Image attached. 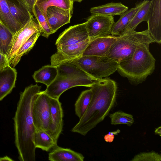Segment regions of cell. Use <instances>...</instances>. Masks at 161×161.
I'll list each match as a JSON object with an SVG mask.
<instances>
[{"instance_id": "cell-19", "label": "cell", "mask_w": 161, "mask_h": 161, "mask_svg": "<svg viewBox=\"0 0 161 161\" xmlns=\"http://www.w3.org/2000/svg\"><path fill=\"white\" fill-rule=\"evenodd\" d=\"M7 0H0V20L14 35L22 26L11 14Z\"/></svg>"}, {"instance_id": "cell-36", "label": "cell", "mask_w": 161, "mask_h": 161, "mask_svg": "<svg viewBox=\"0 0 161 161\" xmlns=\"http://www.w3.org/2000/svg\"><path fill=\"white\" fill-rule=\"evenodd\" d=\"M155 133L156 134H158L160 136H161V127L160 126L155 129Z\"/></svg>"}, {"instance_id": "cell-31", "label": "cell", "mask_w": 161, "mask_h": 161, "mask_svg": "<svg viewBox=\"0 0 161 161\" xmlns=\"http://www.w3.org/2000/svg\"><path fill=\"white\" fill-rule=\"evenodd\" d=\"M161 155L158 153L152 151L142 152L136 155L131 161H161Z\"/></svg>"}, {"instance_id": "cell-27", "label": "cell", "mask_w": 161, "mask_h": 161, "mask_svg": "<svg viewBox=\"0 0 161 161\" xmlns=\"http://www.w3.org/2000/svg\"><path fill=\"white\" fill-rule=\"evenodd\" d=\"M92 95L91 88L82 92L75 104L76 115L79 119L83 116L90 102Z\"/></svg>"}, {"instance_id": "cell-24", "label": "cell", "mask_w": 161, "mask_h": 161, "mask_svg": "<svg viewBox=\"0 0 161 161\" xmlns=\"http://www.w3.org/2000/svg\"><path fill=\"white\" fill-rule=\"evenodd\" d=\"M74 2L72 0H39L36 4L47 19L46 11L49 7L56 6L73 12Z\"/></svg>"}, {"instance_id": "cell-4", "label": "cell", "mask_w": 161, "mask_h": 161, "mask_svg": "<svg viewBox=\"0 0 161 161\" xmlns=\"http://www.w3.org/2000/svg\"><path fill=\"white\" fill-rule=\"evenodd\" d=\"M56 66L58 75L55 79L43 91L53 98L59 99L64 92L72 87L77 86L91 87L100 80L91 76L70 63H65Z\"/></svg>"}, {"instance_id": "cell-17", "label": "cell", "mask_w": 161, "mask_h": 161, "mask_svg": "<svg viewBox=\"0 0 161 161\" xmlns=\"http://www.w3.org/2000/svg\"><path fill=\"white\" fill-rule=\"evenodd\" d=\"M84 159L80 153L58 145L53 149L48 156V160L51 161H83Z\"/></svg>"}, {"instance_id": "cell-23", "label": "cell", "mask_w": 161, "mask_h": 161, "mask_svg": "<svg viewBox=\"0 0 161 161\" xmlns=\"http://www.w3.org/2000/svg\"><path fill=\"white\" fill-rule=\"evenodd\" d=\"M150 3L151 0H145L140 3L139 8L123 33L128 31L135 30L141 23L147 21Z\"/></svg>"}, {"instance_id": "cell-7", "label": "cell", "mask_w": 161, "mask_h": 161, "mask_svg": "<svg viewBox=\"0 0 161 161\" xmlns=\"http://www.w3.org/2000/svg\"><path fill=\"white\" fill-rule=\"evenodd\" d=\"M34 124L36 129L48 132L51 124L50 97L43 91L37 94L32 109Z\"/></svg>"}, {"instance_id": "cell-20", "label": "cell", "mask_w": 161, "mask_h": 161, "mask_svg": "<svg viewBox=\"0 0 161 161\" xmlns=\"http://www.w3.org/2000/svg\"><path fill=\"white\" fill-rule=\"evenodd\" d=\"M140 5V3L135 7L128 9L122 14L112 27L111 35L118 36L123 33Z\"/></svg>"}, {"instance_id": "cell-8", "label": "cell", "mask_w": 161, "mask_h": 161, "mask_svg": "<svg viewBox=\"0 0 161 161\" xmlns=\"http://www.w3.org/2000/svg\"><path fill=\"white\" fill-rule=\"evenodd\" d=\"M90 41L111 35L114 21L113 16L92 14L86 22Z\"/></svg>"}, {"instance_id": "cell-22", "label": "cell", "mask_w": 161, "mask_h": 161, "mask_svg": "<svg viewBox=\"0 0 161 161\" xmlns=\"http://www.w3.org/2000/svg\"><path fill=\"white\" fill-rule=\"evenodd\" d=\"M33 142L36 148L48 152L57 145L52 136L46 131L36 129L33 136Z\"/></svg>"}, {"instance_id": "cell-5", "label": "cell", "mask_w": 161, "mask_h": 161, "mask_svg": "<svg viewBox=\"0 0 161 161\" xmlns=\"http://www.w3.org/2000/svg\"><path fill=\"white\" fill-rule=\"evenodd\" d=\"M153 42H155L147 29L140 32L126 31L118 36L106 56L118 63L130 57L141 46Z\"/></svg>"}, {"instance_id": "cell-37", "label": "cell", "mask_w": 161, "mask_h": 161, "mask_svg": "<svg viewBox=\"0 0 161 161\" xmlns=\"http://www.w3.org/2000/svg\"><path fill=\"white\" fill-rule=\"evenodd\" d=\"M84 0H72L74 2H78L80 3Z\"/></svg>"}, {"instance_id": "cell-1", "label": "cell", "mask_w": 161, "mask_h": 161, "mask_svg": "<svg viewBox=\"0 0 161 161\" xmlns=\"http://www.w3.org/2000/svg\"><path fill=\"white\" fill-rule=\"evenodd\" d=\"M41 86L31 85L21 92L13 118L14 142L20 161H35L36 148L33 136L34 126L32 109L35 100L41 91Z\"/></svg>"}, {"instance_id": "cell-2", "label": "cell", "mask_w": 161, "mask_h": 161, "mask_svg": "<svg viewBox=\"0 0 161 161\" xmlns=\"http://www.w3.org/2000/svg\"><path fill=\"white\" fill-rule=\"evenodd\" d=\"M92 95L89 106L72 132L85 136L103 121L113 107L116 100L117 85L110 79H102L92 87Z\"/></svg>"}, {"instance_id": "cell-34", "label": "cell", "mask_w": 161, "mask_h": 161, "mask_svg": "<svg viewBox=\"0 0 161 161\" xmlns=\"http://www.w3.org/2000/svg\"><path fill=\"white\" fill-rule=\"evenodd\" d=\"M10 65L7 56L0 52V70Z\"/></svg>"}, {"instance_id": "cell-11", "label": "cell", "mask_w": 161, "mask_h": 161, "mask_svg": "<svg viewBox=\"0 0 161 161\" xmlns=\"http://www.w3.org/2000/svg\"><path fill=\"white\" fill-rule=\"evenodd\" d=\"M88 39L85 22L70 26L66 29L59 35L55 45L58 48L76 44Z\"/></svg>"}, {"instance_id": "cell-9", "label": "cell", "mask_w": 161, "mask_h": 161, "mask_svg": "<svg viewBox=\"0 0 161 161\" xmlns=\"http://www.w3.org/2000/svg\"><path fill=\"white\" fill-rule=\"evenodd\" d=\"M41 30L38 24L34 20L33 16L14 35L7 57L10 63L20 47L33 34Z\"/></svg>"}, {"instance_id": "cell-38", "label": "cell", "mask_w": 161, "mask_h": 161, "mask_svg": "<svg viewBox=\"0 0 161 161\" xmlns=\"http://www.w3.org/2000/svg\"><path fill=\"white\" fill-rule=\"evenodd\" d=\"M38 0H36V2Z\"/></svg>"}, {"instance_id": "cell-16", "label": "cell", "mask_w": 161, "mask_h": 161, "mask_svg": "<svg viewBox=\"0 0 161 161\" xmlns=\"http://www.w3.org/2000/svg\"><path fill=\"white\" fill-rule=\"evenodd\" d=\"M17 74L16 69L10 65L0 70V101L15 87Z\"/></svg>"}, {"instance_id": "cell-10", "label": "cell", "mask_w": 161, "mask_h": 161, "mask_svg": "<svg viewBox=\"0 0 161 161\" xmlns=\"http://www.w3.org/2000/svg\"><path fill=\"white\" fill-rule=\"evenodd\" d=\"M90 41L88 39L76 44L57 48V52L51 57V65L57 66L82 56Z\"/></svg>"}, {"instance_id": "cell-33", "label": "cell", "mask_w": 161, "mask_h": 161, "mask_svg": "<svg viewBox=\"0 0 161 161\" xmlns=\"http://www.w3.org/2000/svg\"><path fill=\"white\" fill-rule=\"evenodd\" d=\"M120 132V130L119 129H117L115 131L109 132L108 134L105 135L104 140L107 142H111L114 141V136L117 135Z\"/></svg>"}, {"instance_id": "cell-25", "label": "cell", "mask_w": 161, "mask_h": 161, "mask_svg": "<svg viewBox=\"0 0 161 161\" xmlns=\"http://www.w3.org/2000/svg\"><path fill=\"white\" fill-rule=\"evenodd\" d=\"M41 33L40 30L34 33L20 47L10 63V66L14 68L19 61L22 56L32 48Z\"/></svg>"}, {"instance_id": "cell-35", "label": "cell", "mask_w": 161, "mask_h": 161, "mask_svg": "<svg viewBox=\"0 0 161 161\" xmlns=\"http://www.w3.org/2000/svg\"><path fill=\"white\" fill-rule=\"evenodd\" d=\"M14 160L8 156H5L3 157L0 158V161H13Z\"/></svg>"}, {"instance_id": "cell-29", "label": "cell", "mask_w": 161, "mask_h": 161, "mask_svg": "<svg viewBox=\"0 0 161 161\" xmlns=\"http://www.w3.org/2000/svg\"><path fill=\"white\" fill-rule=\"evenodd\" d=\"M32 12L37 21L42 36L48 38L50 35L53 33L46 18L36 4L34 6Z\"/></svg>"}, {"instance_id": "cell-6", "label": "cell", "mask_w": 161, "mask_h": 161, "mask_svg": "<svg viewBox=\"0 0 161 161\" xmlns=\"http://www.w3.org/2000/svg\"><path fill=\"white\" fill-rule=\"evenodd\" d=\"M67 63L71 64L91 76L101 80L117 70L118 63L106 56H81Z\"/></svg>"}, {"instance_id": "cell-15", "label": "cell", "mask_w": 161, "mask_h": 161, "mask_svg": "<svg viewBox=\"0 0 161 161\" xmlns=\"http://www.w3.org/2000/svg\"><path fill=\"white\" fill-rule=\"evenodd\" d=\"M73 12L56 6H50L46 11L47 19L53 33L70 23Z\"/></svg>"}, {"instance_id": "cell-12", "label": "cell", "mask_w": 161, "mask_h": 161, "mask_svg": "<svg viewBox=\"0 0 161 161\" xmlns=\"http://www.w3.org/2000/svg\"><path fill=\"white\" fill-rule=\"evenodd\" d=\"M147 22V30L155 42L161 43V0H151Z\"/></svg>"}, {"instance_id": "cell-26", "label": "cell", "mask_w": 161, "mask_h": 161, "mask_svg": "<svg viewBox=\"0 0 161 161\" xmlns=\"http://www.w3.org/2000/svg\"><path fill=\"white\" fill-rule=\"evenodd\" d=\"M7 3L11 14L14 18L22 26L33 16L31 13L27 11L19 5L8 0Z\"/></svg>"}, {"instance_id": "cell-3", "label": "cell", "mask_w": 161, "mask_h": 161, "mask_svg": "<svg viewBox=\"0 0 161 161\" xmlns=\"http://www.w3.org/2000/svg\"><path fill=\"white\" fill-rule=\"evenodd\" d=\"M149 45L141 46L130 57L118 63V72L132 85L145 81L155 69L156 60L149 51Z\"/></svg>"}, {"instance_id": "cell-13", "label": "cell", "mask_w": 161, "mask_h": 161, "mask_svg": "<svg viewBox=\"0 0 161 161\" xmlns=\"http://www.w3.org/2000/svg\"><path fill=\"white\" fill-rule=\"evenodd\" d=\"M118 36L111 35L91 40L84 51L82 56H106Z\"/></svg>"}, {"instance_id": "cell-21", "label": "cell", "mask_w": 161, "mask_h": 161, "mask_svg": "<svg viewBox=\"0 0 161 161\" xmlns=\"http://www.w3.org/2000/svg\"><path fill=\"white\" fill-rule=\"evenodd\" d=\"M57 75L56 66L47 65L35 71L33 77L36 82L44 84L47 86L54 80Z\"/></svg>"}, {"instance_id": "cell-32", "label": "cell", "mask_w": 161, "mask_h": 161, "mask_svg": "<svg viewBox=\"0 0 161 161\" xmlns=\"http://www.w3.org/2000/svg\"><path fill=\"white\" fill-rule=\"evenodd\" d=\"M19 5L27 11L31 13L36 4V0H17Z\"/></svg>"}, {"instance_id": "cell-30", "label": "cell", "mask_w": 161, "mask_h": 161, "mask_svg": "<svg viewBox=\"0 0 161 161\" xmlns=\"http://www.w3.org/2000/svg\"><path fill=\"white\" fill-rule=\"evenodd\" d=\"M109 117L111 124L112 125L124 124L130 126L134 123V119L132 115L120 110L110 114Z\"/></svg>"}, {"instance_id": "cell-18", "label": "cell", "mask_w": 161, "mask_h": 161, "mask_svg": "<svg viewBox=\"0 0 161 161\" xmlns=\"http://www.w3.org/2000/svg\"><path fill=\"white\" fill-rule=\"evenodd\" d=\"M128 9V8L121 3L112 2L91 8L90 12L92 14H100L114 16L121 15Z\"/></svg>"}, {"instance_id": "cell-28", "label": "cell", "mask_w": 161, "mask_h": 161, "mask_svg": "<svg viewBox=\"0 0 161 161\" xmlns=\"http://www.w3.org/2000/svg\"><path fill=\"white\" fill-rule=\"evenodd\" d=\"M13 35L0 20V52L6 56L10 47Z\"/></svg>"}, {"instance_id": "cell-14", "label": "cell", "mask_w": 161, "mask_h": 161, "mask_svg": "<svg viewBox=\"0 0 161 161\" xmlns=\"http://www.w3.org/2000/svg\"><path fill=\"white\" fill-rule=\"evenodd\" d=\"M51 124L48 133L57 142L63 128V112L59 99L50 97Z\"/></svg>"}]
</instances>
